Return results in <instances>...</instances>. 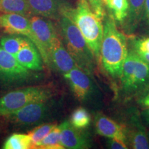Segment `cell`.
Returning <instances> with one entry per match:
<instances>
[{
    "label": "cell",
    "instance_id": "obj_2",
    "mask_svg": "<svg viewBox=\"0 0 149 149\" xmlns=\"http://www.w3.org/2000/svg\"><path fill=\"white\" fill-rule=\"evenodd\" d=\"M64 15L71 19L84 37L97 63L100 60V51L103 39L102 20L93 11L89 0H78L75 8H70Z\"/></svg>",
    "mask_w": 149,
    "mask_h": 149
},
{
    "label": "cell",
    "instance_id": "obj_15",
    "mask_svg": "<svg viewBox=\"0 0 149 149\" xmlns=\"http://www.w3.org/2000/svg\"><path fill=\"white\" fill-rule=\"evenodd\" d=\"M95 124L98 135L107 138L120 139L127 141L125 125L118 124L102 113L96 115Z\"/></svg>",
    "mask_w": 149,
    "mask_h": 149
},
{
    "label": "cell",
    "instance_id": "obj_12",
    "mask_svg": "<svg viewBox=\"0 0 149 149\" xmlns=\"http://www.w3.org/2000/svg\"><path fill=\"white\" fill-rule=\"evenodd\" d=\"M50 66H53L63 74L72 68L78 67L75 61L68 53L62 42L61 37L54 41L50 51Z\"/></svg>",
    "mask_w": 149,
    "mask_h": 149
},
{
    "label": "cell",
    "instance_id": "obj_25",
    "mask_svg": "<svg viewBox=\"0 0 149 149\" xmlns=\"http://www.w3.org/2000/svg\"><path fill=\"white\" fill-rule=\"evenodd\" d=\"M131 50L139 57L149 64V37L132 41Z\"/></svg>",
    "mask_w": 149,
    "mask_h": 149
},
{
    "label": "cell",
    "instance_id": "obj_18",
    "mask_svg": "<svg viewBox=\"0 0 149 149\" xmlns=\"http://www.w3.org/2000/svg\"><path fill=\"white\" fill-rule=\"evenodd\" d=\"M29 39V37L24 35L10 34L1 37L0 40V44L5 51L15 57L17 54L23 47Z\"/></svg>",
    "mask_w": 149,
    "mask_h": 149
},
{
    "label": "cell",
    "instance_id": "obj_13",
    "mask_svg": "<svg viewBox=\"0 0 149 149\" xmlns=\"http://www.w3.org/2000/svg\"><path fill=\"white\" fill-rule=\"evenodd\" d=\"M60 128L61 143L64 148L86 149L90 148L91 143L88 137L72 125L68 120L64 121L59 126Z\"/></svg>",
    "mask_w": 149,
    "mask_h": 149
},
{
    "label": "cell",
    "instance_id": "obj_11",
    "mask_svg": "<svg viewBox=\"0 0 149 149\" xmlns=\"http://www.w3.org/2000/svg\"><path fill=\"white\" fill-rule=\"evenodd\" d=\"M0 27L9 34L26 36L34 42V35L28 17L17 13H4L0 15Z\"/></svg>",
    "mask_w": 149,
    "mask_h": 149
},
{
    "label": "cell",
    "instance_id": "obj_4",
    "mask_svg": "<svg viewBox=\"0 0 149 149\" xmlns=\"http://www.w3.org/2000/svg\"><path fill=\"white\" fill-rule=\"evenodd\" d=\"M122 86L127 94H133L149 85V64L130 49L120 76Z\"/></svg>",
    "mask_w": 149,
    "mask_h": 149
},
{
    "label": "cell",
    "instance_id": "obj_26",
    "mask_svg": "<svg viewBox=\"0 0 149 149\" xmlns=\"http://www.w3.org/2000/svg\"><path fill=\"white\" fill-rule=\"evenodd\" d=\"M108 148L111 149H126L128 148V142L126 140L115 138H108L107 141Z\"/></svg>",
    "mask_w": 149,
    "mask_h": 149
},
{
    "label": "cell",
    "instance_id": "obj_22",
    "mask_svg": "<svg viewBox=\"0 0 149 149\" xmlns=\"http://www.w3.org/2000/svg\"><path fill=\"white\" fill-rule=\"evenodd\" d=\"M37 148L42 149H63L64 147L61 143L60 128L55 126L48 135L41 141Z\"/></svg>",
    "mask_w": 149,
    "mask_h": 149
},
{
    "label": "cell",
    "instance_id": "obj_3",
    "mask_svg": "<svg viewBox=\"0 0 149 149\" xmlns=\"http://www.w3.org/2000/svg\"><path fill=\"white\" fill-rule=\"evenodd\" d=\"M59 34L67 51L80 69L93 77L96 59L79 29L66 15L59 19Z\"/></svg>",
    "mask_w": 149,
    "mask_h": 149
},
{
    "label": "cell",
    "instance_id": "obj_19",
    "mask_svg": "<svg viewBox=\"0 0 149 149\" xmlns=\"http://www.w3.org/2000/svg\"><path fill=\"white\" fill-rule=\"evenodd\" d=\"M0 10L4 13H17L26 17L31 15L28 0H0Z\"/></svg>",
    "mask_w": 149,
    "mask_h": 149
},
{
    "label": "cell",
    "instance_id": "obj_28",
    "mask_svg": "<svg viewBox=\"0 0 149 149\" xmlns=\"http://www.w3.org/2000/svg\"><path fill=\"white\" fill-rule=\"evenodd\" d=\"M141 20L144 23L146 33L149 34V0H145Z\"/></svg>",
    "mask_w": 149,
    "mask_h": 149
},
{
    "label": "cell",
    "instance_id": "obj_5",
    "mask_svg": "<svg viewBox=\"0 0 149 149\" xmlns=\"http://www.w3.org/2000/svg\"><path fill=\"white\" fill-rule=\"evenodd\" d=\"M52 92L44 87H27L11 91L0 98V116H6L35 102L51 99Z\"/></svg>",
    "mask_w": 149,
    "mask_h": 149
},
{
    "label": "cell",
    "instance_id": "obj_20",
    "mask_svg": "<svg viewBox=\"0 0 149 149\" xmlns=\"http://www.w3.org/2000/svg\"><path fill=\"white\" fill-rule=\"evenodd\" d=\"M2 148L4 149L31 148V137L29 134L14 133L5 141Z\"/></svg>",
    "mask_w": 149,
    "mask_h": 149
},
{
    "label": "cell",
    "instance_id": "obj_23",
    "mask_svg": "<svg viewBox=\"0 0 149 149\" xmlns=\"http://www.w3.org/2000/svg\"><path fill=\"white\" fill-rule=\"evenodd\" d=\"M55 126L57 125L55 124H43L31 130L29 133L31 139V148H37L41 141Z\"/></svg>",
    "mask_w": 149,
    "mask_h": 149
},
{
    "label": "cell",
    "instance_id": "obj_9",
    "mask_svg": "<svg viewBox=\"0 0 149 149\" xmlns=\"http://www.w3.org/2000/svg\"><path fill=\"white\" fill-rule=\"evenodd\" d=\"M63 75L79 101L84 102L90 99L94 87L92 79L88 74L79 67H75Z\"/></svg>",
    "mask_w": 149,
    "mask_h": 149
},
{
    "label": "cell",
    "instance_id": "obj_7",
    "mask_svg": "<svg viewBox=\"0 0 149 149\" xmlns=\"http://www.w3.org/2000/svg\"><path fill=\"white\" fill-rule=\"evenodd\" d=\"M51 107L50 99L44 101L35 102L28 104L6 117L13 123L19 126L38 125L49 118Z\"/></svg>",
    "mask_w": 149,
    "mask_h": 149
},
{
    "label": "cell",
    "instance_id": "obj_1",
    "mask_svg": "<svg viewBox=\"0 0 149 149\" xmlns=\"http://www.w3.org/2000/svg\"><path fill=\"white\" fill-rule=\"evenodd\" d=\"M128 50L126 37L117 29L114 18L108 17L104 26L100 60L112 77H120Z\"/></svg>",
    "mask_w": 149,
    "mask_h": 149
},
{
    "label": "cell",
    "instance_id": "obj_27",
    "mask_svg": "<svg viewBox=\"0 0 149 149\" xmlns=\"http://www.w3.org/2000/svg\"><path fill=\"white\" fill-rule=\"evenodd\" d=\"M89 2L93 11L99 17L103 19L104 18V4L102 0H89Z\"/></svg>",
    "mask_w": 149,
    "mask_h": 149
},
{
    "label": "cell",
    "instance_id": "obj_16",
    "mask_svg": "<svg viewBox=\"0 0 149 149\" xmlns=\"http://www.w3.org/2000/svg\"><path fill=\"white\" fill-rule=\"evenodd\" d=\"M20 64L29 70L37 71L42 69V57L34 43L30 39L15 56Z\"/></svg>",
    "mask_w": 149,
    "mask_h": 149
},
{
    "label": "cell",
    "instance_id": "obj_10",
    "mask_svg": "<svg viewBox=\"0 0 149 149\" xmlns=\"http://www.w3.org/2000/svg\"><path fill=\"white\" fill-rule=\"evenodd\" d=\"M28 3L31 14L50 19L59 20L71 8L65 0H28Z\"/></svg>",
    "mask_w": 149,
    "mask_h": 149
},
{
    "label": "cell",
    "instance_id": "obj_29",
    "mask_svg": "<svg viewBox=\"0 0 149 149\" xmlns=\"http://www.w3.org/2000/svg\"><path fill=\"white\" fill-rule=\"evenodd\" d=\"M140 103L147 109H149V87L141 97Z\"/></svg>",
    "mask_w": 149,
    "mask_h": 149
},
{
    "label": "cell",
    "instance_id": "obj_30",
    "mask_svg": "<svg viewBox=\"0 0 149 149\" xmlns=\"http://www.w3.org/2000/svg\"><path fill=\"white\" fill-rule=\"evenodd\" d=\"M144 117L145 118L146 122L149 124V109H147V110L144 111Z\"/></svg>",
    "mask_w": 149,
    "mask_h": 149
},
{
    "label": "cell",
    "instance_id": "obj_14",
    "mask_svg": "<svg viewBox=\"0 0 149 149\" xmlns=\"http://www.w3.org/2000/svg\"><path fill=\"white\" fill-rule=\"evenodd\" d=\"M126 126L128 146L133 149H148L149 139L146 131L137 115L130 117L128 126Z\"/></svg>",
    "mask_w": 149,
    "mask_h": 149
},
{
    "label": "cell",
    "instance_id": "obj_17",
    "mask_svg": "<svg viewBox=\"0 0 149 149\" xmlns=\"http://www.w3.org/2000/svg\"><path fill=\"white\" fill-rule=\"evenodd\" d=\"M129 10L124 23V31L131 34L138 26L141 21L145 0H128Z\"/></svg>",
    "mask_w": 149,
    "mask_h": 149
},
{
    "label": "cell",
    "instance_id": "obj_24",
    "mask_svg": "<svg viewBox=\"0 0 149 149\" xmlns=\"http://www.w3.org/2000/svg\"><path fill=\"white\" fill-rule=\"evenodd\" d=\"M91 116L84 108L79 107L74 110L70 117V123L74 128L83 130L87 128L91 123Z\"/></svg>",
    "mask_w": 149,
    "mask_h": 149
},
{
    "label": "cell",
    "instance_id": "obj_8",
    "mask_svg": "<svg viewBox=\"0 0 149 149\" xmlns=\"http://www.w3.org/2000/svg\"><path fill=\"white\" fill-rule=\"evenodd\" d=\"M31 76L29 70L22 66L0 44V84L6 86L19 84L27 81Z\"/></svg>",
    "mask_w": 149,
    "mask_h": 149
},
{
    "label": "cell",
    "instance_id": "obj_21",
    "mask_svg": "<svg viewBox=\"0 0 149 149\" xmlns=\"http://www.w3.org/2000/svg\"><path fill=\"white\" fill-rule=\"evenodd\" d=\"M108 8L111 11L114 19L119 22H124L129 10L128 0H110Z\"/></svg>",
    "mask_w": 149,
    "mask_h": 149
},
{
    "label": "cell",
    "instance_id": "obj_31",
    "mask_svg": "<svg viewBox=\"0 0 149 149\" xmlns=\"http://www.w3.org/2000/svg\"><path fill=\"white\" fill-rule=\"evenodd\" d=\"M102 3H103L104 5H106L108 7V6H109V4L110 0H102Z\"/></svg>",
    "mask_w": 149,
    "mask_h": 149
},
{
    "label": "cell",
    "instance_id": "obj_6",
    "mask_svg": "<svg viewBox=\"0 0 149 149\" xmlns=\"http://www.w3.org/2000/svg\"><path fill=\"white\" fill-rule=\"evenodd\" d=\"M34 35V44L40 52L44 63L50 66V51L54 41L59 37L53 22L44 17L33 15L30 19Z\"/></svg>",
    "mask_w": 149,
    "mask_h": 149
}]
</instances>
